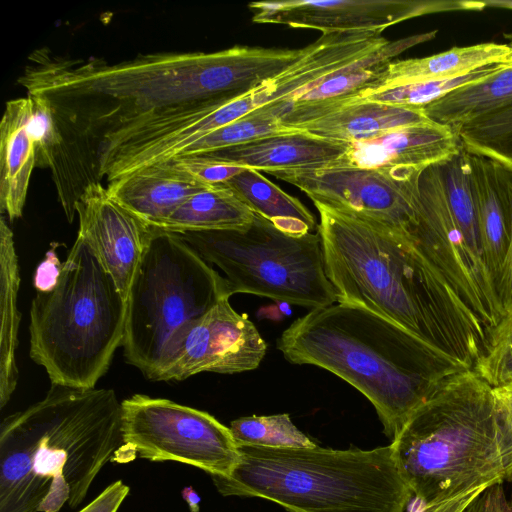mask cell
I'll return each instance as SVG.
<instances>
[{"mask_svg": "<svg viewBox=\"0 0 512 512\" xmlns=\"http://www.w3.org/2000/svg\"><path fill=\"white\" fill-rule=\"evenodd\" d=\"M311 50L234 46L163 52L119 63L38 48L17 79L85 137L96 163L134 131L220 107L278 75ZM98 167V165H97Z\"/></svg>", "mask_w": 512, "mask_h": 512, "instance_id": "cell-1", "label": "cell"}, {"mask_svg": "<svg viewBox=\"0 0 512 512\" xmlns=\"http://www.w3.org/2000/svg\"><path fill=\"white\" fill-rule=\"evenodd\" d=\"M326 275L338 303L401 327L462 369H473L486 331L440 270L411 240L314 203Z\"/></svg>", "mask_w": 512, "mask_h": 512, "instance_id": "cell-2", "label": "cell"}, {"mask_svg": "<svg viewBox=\"0 0 512 512\" xmlns=\"http://www.w3.org/2000/svg\"><path fill=\"white\" fill-rule=\"evenodd\" d=\"M121 413L112 389L51 384L42 400L5 417L0 512L78 507L123 446Z\"/></svg>", "mask_w": 512, "mask_h": 512, "instance_id": "cell-3", "label": "cell"}, {"mask_svg": "<svg viewBox=\"0 0 512 512\" xmlns=\"http://www.w3.org/2000/svg\"><path fill=\"white\" fill-rule=\"evenodd\" d=\"M277 349L293 364L323 368L361 392L393 440L447 376L464 370L359 306L311 309L286 328Z\"/></svg>", "mask_w": 512, "mask_h": 512, "instance_id": "cell-4", "label": "cell"}, {"mask_svg": "<svg viewBox=\"0 0 512 512\" xmlns=\"http://www.w3.org/2000/svg\"><path fill=\"white\" fill-rule=\"evenodd\" d=\"M238 449L229 476L210 475L222 496L262 498L288 512H405L413 497L391 445Z\"/></svg>", "mask_w": 512, "mask_h": 512, "instance_id": "cell-5", "label": "cell"}, {"mask_svg": "<svg viewBox=\"0 0 512 512\" xmlns=\"http://www.w3.org/2000/svg\"><path fill=\"white\" fill-rule=\"evenodd\" d=\"M390 445L423 505L504 483L493 388L473 369L445 377Z\"/></svg>", "mask_w": 512, "mask_h": 512, "instance_id": "cell-6", "label": "cell"}, {"mask_svg": "<svg viewBox=\"0 0 512 512\" xmlns=\"http://www.w3.org/2000/svg\"><path fill=\"white\" fill-rule=\"evenodd\" d=\"M126 313V299L78 234L57 285L32 300L30 357L51 384L94 388L123 344Z\"/></svg>", "mask_w": 512, "mask_h": 512, "instance_id": "cell-7", "label": "cell"}, {"mask_svg": "<svg viewBox=\"0 0 512 512\" xmlns=\"http://www.w3.org/2000/svg\"><path fill=\"white\" fill-rule=\"evenodd\" d=\"M231 296L225 277L184 239L152 227L126 299V361L153 380L186 330Z\"/></svg>", "mask_w": 512, "mask_h": 512, "instance_id": "cell-8", "label": "cell"}, {"mask_svg": "<svg viewBox=\"0 0 512 512\" xmlns=\"http://www.w3.org/2000/svg\"><path fill=\"white\" fill-rule=\"evenodd\" d=\"M178 235L224 272L231 295L253 294L311 309L337 301L325 272L318 230L291 236L255 214L246 230Z\"/></svg>", "mask_w": 512, "mask_h": 512, "instance_id": "cell-9", "label": "cell"}, {"mask_svg": "<svg viewBox=\"0 0 512 512\" xmlns=\"http://www.w3.org/2000/svg\"><path fill=\"white\" fill-rule=\"evenodd\" d=\"M121 409L129 461H176L227 477L239 460L230 428L205 411L144 394L123 400Z\"/></svg>", "mask_w": 512, "mask_h": 512, "instance_id": "cell-10", "label": "cell"}, {"mask_svg": "<svg viewBox=\"0 0 512 512\" xmlns=\"http://www.w3.org/2000/svg\"><path fill=\"white\" fill-rule=\"evenodd\" d=\"M422 172L404 167H346L270 174L299 188L313 203L366 220L415 243L418 183Z\"/></svg>", "mask_w": 512, "mask_h": 512, "instance_id": "cell-11", "label": "cell"}, {"mask_svg": "<svg viewBox=\"0 0 512 512\" xmlns=\"http://www.w3.org/2000/svg\"><path fill=\"white\" fill-rule=\"evenodd\" d=\"M266 351L267 344L253 322L224 298L178 339L153 381H181L202 372L254 370Z\"/></svg>", "mask_w": 512, "mask_h": 512, "instance_id": "cell-12", "label": "cell"}, {"mask_svg": "<svg viewBox=\"0 0 512 512\" xmlns=\"http://www.w3.org/2000/svg\"><path fill=\"white\" fill-rule=\"evenodd\" d=\"M252 21L333 32H383L400 22L435 13L482 11L469 0H288L248 4Z\"/></svg>", "mask_w": 512, "mask_h": 512, "instance_id": "cell-13", "label": "cell"}, {"mask_svg": "<svg viewBox=\"0 0 512 512\" xmlns=\"http://www.w3.org/2000/svg\"><path fill=\"white\" fill-rule=\"evenodd\" d=\"M78 234L93 249L127 299L152 227L117 202L100 182L88 186L76 203Z\"/></svg>", "mask_w": 512, "mask_h": 512, "instance_id": "cell-14", "label": "cell"}, {"mask_svg": "<svg viewBox=\"0 0 512 512\" xmlns=\"http://www.w3.org/2000/svg\"><path fill=\"white\" fill-rule=\"evenodd\" d=\"M437 30L388 41L380 48L317 81L298 95L264 106L289 128L316 120L370 89L388 63L409 48L435 38Z\"/></svg>", "mask_w": 512, "mask_h": 512, "instance_id": "cell-15", "label": "cell"}, {"mask_svg": "<svg viewBox=\"0 0 512 512\" xmlns=\"http://www.w3.org/2000/svg\"><path fill=\"white\" fill-rule=\"evenodd\" d=\"M462 147L457 131L429 120L388 131L373 139L350 143L345 153L324 168L404 167L424 171L452 158Z\"/></svg>", "mask_w": 512, "mask_h": 512, "instance_id": "cell-16", "label": "cell"}, {"mask_svg": "<svg viewBox=\"0 0 512 512\" xmlns=\"http://www.w3.org/2000/svg\"><path fill=\"white\" fill-rule=\"evenodd\" d=\"M468 166L486 263L497 292L512 236V170L469 152Z\"/></svg>", "mask_w": 512, "mask_h": 512, "instance_id": "cell-17", "label": "cell"}, {"mask_svg": "<svg viewBox=\"0 0 512 512\" xmlns=\"http://www.w3.org/2000/svg\"><path fill=\"white\" fill-rule=\"evenodd\" d=\"M350 143L294 131L265 136L204 154L217 162L264 171L321 169L347 151Z\"/></svg>", "mask_w": 512, "mask_h": 512, "instance_id": "cell-18", "label": "cell"}, {"mask_svg": "<svg viewBox=\"0 0 512 512\" xmlns=\"http://www.w3.org/2000/svg\"><path fill=\"white\" fill-rule=\"evenodd\" d=\"M205 184L172 162L147 166L107 185L108 193L152 227L167 219Z\"/></svg>", "mask_w": 512, "mask_h": 512, "instance_id": "cell-19", "label": "cell"}, {"mask_svg": "<svg viewBox=\"0 0 512 512\" xmlns=\"http://www.w3.org/2000/svg\"><path fill=\"white\" fill-rule=\"evenodd\" d=\"M29 97L6 102L0 123V208L12 222L22 216L32 171L35 142Z\"/></svg>", "mask_w": 512, "mask_h": 512, "instance_id": "cell-20", "label": "cell"}, {"mask_svg": "<svg viewBox=\"0 0 512 512\" xmlns=\"http://www.w3.org/2000/svg\"><path fill=\"white\" fill-rule=\"evenodd\" d=\"M510 51L508 44L486 42L453 47L422 58L393 60L380 73L373 86L351 103L381 90L463 76L485 65L502 63Z\"/></svg>", "mask_w": 512, "mask_h": 512, "instance_id": "cell-21", "label": "cell"}, {"mask_svg": "<svg viewBox=\"0 0 512 512\" xmlns=\"http://www.w3.org/2000/svg\"><path fill=\"white\" fill-rule=\"evenodd\" d=\"M429 120L423 109L360 100L341 106L294 129L328 140L356 143L373 139L403 126Z\"/></svg>", "mask_w": 512, "mask_h": 512, "instance_id": "cell-22", "label": "cell"}, {"mask_svg": "<svg viewBox=\"0 0 512 512\" xmlns=\"http://www.w3.org/2000/svg\"><path fill=\"white\" fill-rule=\"evenodd\" d=\"M222 185L281 232L299 237L318 229L313 214L300 200L284 192L257 170L243 168Z\"/></svg>", "mask_w": 512, "mask_h": 512, "instance_id": "cell-23", "label": "cell"}, {"mask_svg": "<svg viewBox=\"0 0 512 512\" xmlns=\"http://www.w3.org/2000/svg\"><path fill=\"white\" fill-rule=\"evenodd\" d=\"M255 213L222 184L191 196L156 227L169 233L246 230ZM152 227V226H151Z\"/></svg>", "mask_w": 512, "mask_h": 512, "instance_id": "cell-24", "label": "cell"}, {"mask_svg": "<svg viewBox=\"0 0 512 512\" xmlns=\"http://www.w3.org/2000/svg\"><path fill=\"white\" fill-rule=\"evenodd\" d=\"M0 267V408H4L17 386L16 350L21 314L17 307L18 257L13 232L3 216L0 219Z\"/></svg>", "mask_w": 512, "mask_h": 512, "instance_id": "cell-25", "label": "cell"}, {"mask_svg": "<svg viewBox=\"0 0 512 512\" xmlns=\"http://www.w3.org/2000/svg\"><path fill=\"white\" fill-rule=\"evenodd\" d=\"M512 103V68L461 86L423 108L426 117L457 131L461 126Z\"/></svg>", "mask_w": 512, "mask_h": 512, "instance_id": "cell-26", "label": "cell"}, {"mask_svg": "<svg viewBox=\"0 0 512 512\" xmlns=\"http://www.w3.org/2000/svg\"><path fill=\"white\" fill-rule=\"evenodd\" d=\"M438 170L448 206L467 248L476 263L489 273L470 185L468 152L462 147L455 156L438 163Z\"/></svg>", "mask_w": 512, "mask_h": 512, "instance_id": "cell-27", "label": "cell"}, {"mask_svg": "<svg viewBox=\"0 0 512 512\" xmlns=\"http://www.w3.org/2000/svg\"><path fill=\"white\" fill-rule=\"evenodd\" d=\"M294 131L297 130L284 126L270 111L259 108L193 142L175 159L204 155L265 136Z\"/></svg>", "mask_w": 512, "mask_h": 512, "instance_id": "cell-28", "label": "cell"}, {"mask_svg": "<svg viewBox=\"0 0 512 512\" xmlns=\"http://www.w3.org/2000/svg\"><path fill=\"white\" fill-rule=\"evenodd\" d=\"M463 148L507 165L512 161V103L461 126Z\"/></svg>", "mask_w": 512, "mask_h": 512, "instance_id": "cell-29", "label": "cell"}, {"mask_svg": "<svg viewBox=\"0 0 512 512\" xmlns=\"http://www.w3.org/2000/svg\"><path fill=\"white\" fill-rule=\"evenodd\" d=\"M237 445L264 447H314L317 444L299 430L289 414L244 416L230 423Z\"/></svg>", "mask_w": 512, "mask_h": 512, "instance_id": "cell-30", "label": "cell"}, {"mask_svg": "<svg viewBox=\"0 0 512 512\" xmlns=\"http://www.w3.org/2000/svg\"><path fill=\"white\" fill-rule=\"evenodd\" d=\"M504 67L505 65L502 63L488 64L463 76L437 81L413 83L392 89L381 90L361 100L381 102L410 109H423L425 106L441 98L445 94L461 86L481 81L497 73Z\"/></svg>", "mask_w": 512, "mask_h": 512, "instance_id": "cell-31", "label": "cell"}, {"mask_svg": "<svg viewBox=\"0 0 512 512\" xmlns=\"http://www.w3.org/2000/svg\"><path fill=\"white\" fill-rule=\"evenodd\" d=\"M473 370L492 388L512 383V311L488 332Z\"/></svg>", "mask_w": 512, "mask_h": 512, "instance_id": "cell-32", "label": "cell"}, {"mask_svg": "<svg viewBox=\"0 0 512 512\" xmlns=\"http://www.w3.org/2000/svg\"><path fill=\"white\" fill-rule=\"evenodd\" d=\"M504 465V482H512V383L493 388Z\"/></svg>", "mask_w": 512, "mask_h": 512, "instance_id": "cell-33", "label": "cell"}, {"mask_svg": "<svg viewBox=\"0 0 512 512\" xmlns=\"http://www.w3.org/2000/svg\"><path fill=\"white\" fill-rule=\"evenodd\" d=\"M169 162L208 185L222 184L243 169L217 162L204 155L180 157Z\"/></svg>", "mask_w": 512, "mask_h": 512, "instance_id": "cell-34", "label": "cell"}, {"mask_svg": "<svg viewBox=\"0 0 512 512\" xmlns=\"http://www.w3.org/2000/svg\"><path fill=\"white\" fill-rule=\"evenodd\" d=\"M504 483L486 487L462 512H512V499H509Z\"/></svg>", "mask_w": 512, "mask_h": 512, "instance_id": "cell-35", "label": "cell"}, {"mask_svg": "<svg viewBox=\"0 0 512 512\" xmlns=\"http://www.w3.org/2000/svg\"><path fill=\"white\" fill-rule=\"evenodd\" d=\"M129 491V486L117 480L78 512H118Z\"/></svg>", "mask_w": 512, "mask_h": 512, "instance_id": "cell-36", "label": "cell"}, {"mask_svg": "<svg viewBox=\"0 0 512 512\" xmlns=\"http://www.w3.org/2000/svg\"><path fill=\"white\" fill-rule=\"evenodd\" d=\"M57 245L46 252L45 258L37 266L34 276V286L37 292L52 290L58 283L63 263L60 262L57 252Z\"/></svg>", "mask_w": 512, "mask_h": 512, "instance_id": "cell-37", "label": "cell"}, {"mask_svg": "<svg viewBox=\"0 0 512 512\" xmlns=\"http://www.w3.org/2000/svg\"><path fill=\"white\" fill-rule=\"evenodd\" d=\"M488 486L489 485H482L454 497L425 504L420 510L412 512H462L463 509Z\"/></svg>", "mask_w": 512, "mask_h": 512, "instance_id": "cell-38", "label": "cell"}, {"mask_svg": "<svg viewBox=\"0 0 512 512\" xmlns=\"http://www.w3.org/2000/svg\"><path fill=\"white\" fill-rule=\"evenodd\" d=\"M497 294L504 314L512 311V236Z\"/></svg>", "mask_w": 512, "mask_h": 512, "instance_id": "cell-39", "label": "cell"}, {"mask_svg": "<svg viewBox=\"0 0 512 512\" xmlns=\"http://www.w3.org/2000/svg\"><path fill=\"white\" fill-rule=\"evenodd\" d=\"M182 498L188 504L190 512H199L200 511V501L201 498L198 493L193 489V487L188 486L184 487L181 491Z\"/></svg>", "mask_w": 512, "mask_h": 512, "instance_id": "cell-40", "label": "cell"}, {"mask_svg": "<svg viewBox=\"0 0 512 512\" xmlns=\"http://www.w3.org/2000/svg\"><path fill=\"white\" fill-rule=\"evenodd\" d=\"M486 8H501L512 10V0H488L484 1Z\"/></svg>", "mask_w": 512, "mask_h": 512, "instance_id": "cell-41", "label": "cell"}, {"mask_svg": "<svg viewBox=\"0 0 512 512\" xmlns=\"http://www.w3.org/2000/svg\"><path fill=\"white\" fill-rule=\"evenodd\" d=\"M502 64H504L506 67L512 68V48L509 54L502 61Z\"/></svg>", "mask_w": 512, "mask_h": 512, "instance_id": "cell-42", "label": "cell"}, {"mask_svg": "<svg viewBox=\"0 0 512 512\" xmlns=\"http://www.w3.org/2000/svg\"><path fill=\"white\" fill-rule=\"evenodd\" d=\"M504 37L509 40V47L512 48V32L508 33V34H504Z\"/></svg>", "mask_w": 512, "mask_h": 512, "instance_id": "cell-43", "label": "cell"}]
</instances>
